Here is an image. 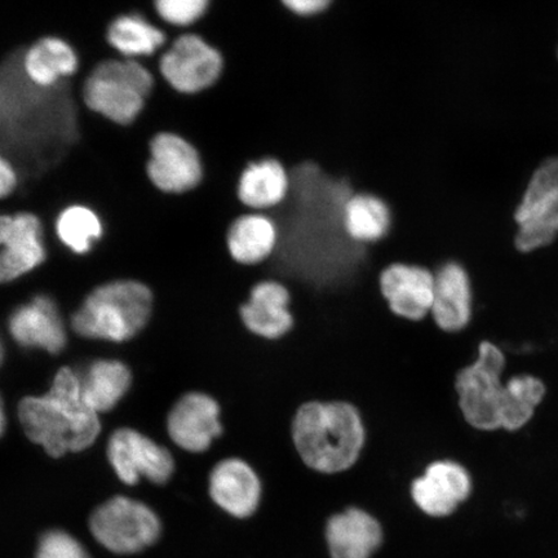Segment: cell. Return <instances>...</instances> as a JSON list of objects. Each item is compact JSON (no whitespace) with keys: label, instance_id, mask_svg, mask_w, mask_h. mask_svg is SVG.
Here are the masks:
<instances>
[{"label":"cell","instance_id":"obj_1","mask_svg":"<svg viewBox=\"0 0 558 558\" xmlns=\"http://www.w3.org/2000/svg\"><path fill=\"white\" fill-rule=\"evenodd\" d=\"M17 415L27 438L52 458L88 449L101 432L99 414L83 399L78 374L69 367L59 369L45 396L25 397Z\"/></svg>","mask_w":558,"mask_h":558},{"label":"cell","instance_id":"obj_2","mask_svg":"<svg viewBox=\"0 0 558 558\" xmlns=\"http://www.w3.org/2000/svg\"><path fill=\"white\" fill-rule=\"evenodd\" d=\"M292 439L310 470L332 476L357 464L365 448L366 429L354 404L312 401L298 409Z\"/></svg>","mask_w":558,"mask_h":558},{"label":"cell","instance_id":"obj_3","mask_svg":"<svg viewBox=\"0 0 558 558\" xmlns=\"http://www.w3.org/2000/svg\"><path fill=\"white\" fill-rule=\"evenodd\" d=\"M157 87V73L145 61L105 59L83 80L82 102L90 113L130 128L136 123Z\"/></svg>","mask_w":558,"mask_h":558},{"label":"cell","instance_id":"obj_4","mask_svg":"<svg viewBox=\"0 0 558 558\" xmlns=\"http://www.w3.org/2000/svg\"><path fill=\"white\" fill-rule=\"evenodd\" d=\"M153 295L137 281H113L95 289L72 318L82 338L123 341L135 338L150 318Z\"/></svg>","mask_w":558,"mask_h":558},{"label":"cell","instance_id":"obj_5","mask_svg":"<svg viewBox=\"0 0 558 558\" xmlns=\"http://www.w3.org/2000/svg\"><path fill=\"white\" fill-rule=\"evenodd\" d=\"M505 367L504 351L490 340H483L476 360L457 374L459 409L466 424L483 434L504 429L509 396Z\"/></svg>","mask_w":558,"mask_h":558},{"label":"cell","instance_id":"obj_6","mask_svg":"<svg viewBox=\"0 0 558 558\" xmlns=\"http://www.w3.org/2000/svg\"><path fill=\"white\" fill-rule=\"evenodd\" d=\"M174 93L198 95L214 87L225 72V58L218 48L192 31L180 33L166 50L148 64Z\"/></svg>","mask_w":558,"mask_h":558},{"label":"cell","instance_id":"obj_7","mask_svg":"<svg viewBox=\"0 0 558 558\" xmlns=\"http://www.w3.org/2000/svg\"><path fill=\"white\" fill-rule=\"evenodd\" d=\"M89 529L111 553L132 555L155 544L162 525L155 511L142 501L116 497L96 509Z\"/></svg>","mask_w":558,"mask_h":558},{"label":"cell","instance_id":"obj_8","mask_svg":"<svg viewBox=\"0 0 558 558\" xmlns=\"http://www.w3.org/2000/svg\"><path fill=\"white\" fill-rule=\"evenodd\" d=\"M514 220L519 232L515 247L533 253L548 246L558 234V157L544 160L530 179Z\"/></svg>","mask_w":558,"mask_h":558},{"label":"cell","instance_id":"obj_9","mask_svg":"<svg viewBox=\"0 0 558 558\" xmlns=\"http://www.w3.org/2000/svg\"><path fill=\"white\" fill-rule=\"evenodd\" d=\"M146 174L158 192L184 195L202 184L205 169L198 149L190 140L173 132H159L149 143Z\"/></svg>","mask_w":558,"mask_h":558},{"label":"cell","instance_id":"obj_10","mask_svg":"<svg viewBox=\"0 0 558 558\" xmlns=\"http://www.w3.org/2000/svg\"><path fill=\"white\" fill-rule=\"evenodd\" d=\"M108 459L118 478L128 485H136L142 477L162 485L174 471L171 452L132 428L113 432L108 442Z\"/></svg>","mask_w":558,"mask_h":558},{"label":"cell","instance_id":"obj_11","mask_svg":"<svg viewBox=\"0 0 558 558\" xmlns=\"http://www.w3.org/2000/svg\"><path fill=\"white\" fill-rule=\"evenodd\" d=\"M167 430L180 449L192 453L211 450L226 432L220 402L202 390L181 396L167 417Z\"/></svg>","mask_w":558,"mask_h":558},{"label":"cell","instance_id":"obj_12","mask_svg":"<svg viewBox=\"0 0 558 558\" xmlns=\"http://www.w3.org/2000/svg\"><path fill=\"white\" fill-rule=\"evenodd\" d=\"M0 284L29 274L46 260L44 222L32 211L0 214Z\"/></svg>","mask_w":558,"mask_h":558},{"label":"cell","instance_id":"obj_13","mask_svg":"<svg viewBox=\"0 0 558 558\" xmlns=\"http://www.w3.org/2000/svg\"><path fill=\"white\" fill-rule=\"evenodd\" d=\"M472 488L471 473L462 463L438 459L413 480L410 492L423 512L432 518H446L471 497Z\"/></svg>","mask_w":558,"mask_h":558},{"label":"cell","instance_id":"obj_14","mask_svg":"<svg viewBox=\"0 0 558 558\" xmlns=\"http://www.w3.org/2000/svg\"><path fill=\"white\" fill-rule=\"evenodd\" d=\"M213 500L234 518H248L262 498L259 473L246 460L227 457L214 465L208 478Z\"/></svg>","mask_w":558,"mask_h":558},{"label":"cell","instance_id":"obj_15","mask_svg":"<svg viewBox=\"0 0 558 558\" xmlns=\"http://www.w3.org/2000/svg\"><path fill=\"white\" fill-rule=\"evenodd\" d=\"M380 290L397 317L422 320L434 304L435 275L417 265L397 263L383 271Z\"/></svg>","mask_w":558,"mask_h":558},{"label":"cell","instance_id":"obj_16","mask_svg":"<svg viewBox=\"0 0 558 558\" xmlns=\"http://www.w3.org/2000/svg\"><path fill=\"white\" fill-rule=\"evenodd\" d=\"M9 330L24 348H40L51 354L64 351L68 343L64 319L58 304L47 295L34 296L12 312Z\"/></svg>","mask_w":558,"mask_h":558},{"label":"cell","instance_id":"obj_17","mask_svg":"<svg viewBox=\"0 0 558 558\" xmlns=\"http://www.w3.org/2000/svg\"><path fill=\"white\" fill-rule=\"evenodd\" d=\"M474 294L469 270L458 262L442 265L435 274L434 304L429 316L445 332H460L473 318Z\"/></svg>","mask_w":558,"mask_h":558},{"label":"cell","instance_id":"obj_18","mask_svg":"<svg viewBox=\"0 0 558 558\" xmlns=\"http://www.w3.org/2000/svg\"><path fill=\"white\" fill-rule=\"evenodd\" d=\"M290 305L289 289L275 279H267L251 290L247 302L241 305L240 316L251 333L267 340H278L294 327Z\"/></svg>","mask_w":558,"mask_h":558},{"label":"cell","instance_id":"obj_19","mask_svg":"<svg viewBox=\"0 0 558 558\" xmlns=\"http://www.w3.org/2000/svg\"><path fill=\"white\" fill-rule=\"evenodd\" d=\"M110 50L118 58L153 60L171 44L169 31L142 12H125L110 21L105 32Z\"/></svg>","mask_w":558,"mask_h":558},{"label":"cell","instance_id":"obj_20","mask_svg":"<svg viewBox=\"0 0 558 558\" xmlns=\"http://www.w3.org/2000/svg\"><path fill=\"white\" fill-rule=\"evenodd\" d=\"M81 58L68 40L54 35L34 41L23 54L27 80L40 88H52L81 72Z\"/></svg>","mask_w":558,"mask_h":558},{"label":"cell","instance_id":"obj_21","mask_svg":"<svg viewBox=\"0 0 558 558\" xmlns=\"http://www.w3.org/2000/svg\"><path fill=\"white\" fill-rule=\"evenodd\" d=\"M326 539L332 558H369L380 547L383 532L373 515L351 508L330 519Z\"/></svg>","mask_w":558,"mask_h":558},{"label":"cell","instance_id":"obj_22","mask_svg":"<svg viewBox=\"0 0 558 558\" xmlns=\"http://www.w3.org/2000/svg\"><path fill=\"white\" fill-rule=\"evenodd\" d=\"M278 232L274 220L264 213L241 215L227 232L230 257L244 267H256L275 254Z\"/></svg>","mask_w":558,"mask_h":558},{"label":"cell","instance_id":"obj_23","mask_svg":"<svg viewBox=\"0 0 558 558\" xmlns=\"http://www.w3.org/2000/svg\"><path fill=\"white\" fill-rule=\"evenodd\" d=\"M289 172L279 160L265 158L250 163L239 183V198L250 213H264L281 205L288 197Z\"/></svg>","mask_w":558,"mask_h":558},{"label":"cell","instance_id":"obj_24","mask_svg":"<svg viewBox=\"0 0 558 558\" xmlns=\"http://www.w3.org/2000/svg\"><path fill=\"white\" fill-rule=\"evenodd\" d=\"M76 374L83 399L97 414L113 410L132 384L131 369L117 360H96Z\"/></svg>","mask_w":558,"mask_h":558},{"label":"cell","instance_id":"obj_25","mask_svg":"<svg viewBox=\"0 0 558 558\" xmlns=\"http://www.w3.org/2000/svg\"><path fill=\"white\" fill-rule=\"evenodd\" d=\"M344 227L355 242L378 243L386 239L392 228V213L387 202L378 195L354 194L344 207Z\"/></svg>","mask_w":558,"mask_h":558},{"label":"cell","instance_id":"obj_26","mask_svg":"<svg viewBox=\"0 0 558 558\" xmlns=\"http://www.w3.org/2000/svg\"><path fill=\"white\" fill-rule=\"evenodd\" d=\"M54 230L59 241L76 255L88 254L105 232L101 216L85 204L62 208L56 218Z\"/></svg>","mask_w":558,"mask_h":558},{"label":"cell","instance_id":"obj_27","mask_svg":"<svg viewBox=\"0 0 558 558\" xmlns=\"http://www.w3.org/2000/svg\"><path fill=\"white\" fill-rule=\"evenodd\" d=\"M508 403L504 421V429L519 430L532 421L535 409L546 395V387L532 375H519L507 381Z\"/></svg>","mask_w":558,"mask_h":558},{"label":"cell","instance_id":"obj_28","mask_svg":"<svg viewBox=\"0 0 558 558\" xmlns=\"http://www.w3.org/2000/svg\"><path fill=\"white\" fill-rule=\"evenodd\" d=\"M153 3L160 25L183 33L207 15L211 0H155Z\"/></svg>","mask_w":558,"mask_h":558},{"label":"cell","instance_id":"obj_29","mask_svg":"<svg viewBox=\"0 0 558 558\" xmlns=\"http://www.w3.org/2000/svg\"><path fill=\"white\" fill-rule=\"evenodd\" d=\"M35 558H90L85 547L61 530H51L41 536Z\"/></svg>","mask_w":558,"mask_h":558},{"label":"cell","instance_id":"obj_30","mask_svg":"<svg viewBox=\"0 0 558 558\" xmlns=\"http://www.w3.org/2000/svg\"><path fill=\"white\" fill-rule=\"evenodd\" d=\"M20 186V174L15 165L0 153V201L15 195Z\"/></svg>","mask_w":558,"mask_h":558},{"label":"cell","instance_id":"obj_31","mask_svg":"<svg viewBox=\"0 0 558 558\" xmlns=\"http://www.w3.org/2000/svg\"><path fill=\"white\" fill-rule=\"evenodd\" d=\"M281 2L296 16L313 17L329 9L333 0H281Z\"/></svg>","mask_w":558,"mask_h":558},{"label":"cell","instance_id":"obj_32","mask_svg":"<svg viewBox=\"0 0 558 558\" xmlns=\"http://www.w3.org/2000/svg\"><path fill=\"white\" fill-rule=\"evenodd\" d=\"M7 425L5 411L2 397H0V437L3 436Z\"/></svg>","mask_w":558,"mask_h":558},{"label":"cell","instance_id":"obj_33","mask_svg":"<svg viewBox=\"0 0 558 558\" xmlns=\"http://www.w3.org/2000/svg\"><path fill=\"white\" fill-rule=\"evenodd\" d=\"M3 359H4V347H3L2 339H0V365H2Z\"/></svg>","mask_w":558,"mask_h":558},{"label":"cell","instance_id":"obj_34","mask_svg":"<svg viewBox=\"0 0 558 558\" xmlns=\"http://www.w3.org/2000/svg\"><path fill=\"white\" fill-rule=\"evenodd\" d=\"M0 123H2V113H0Z\"/></svg>","mask_w":558,"mask_h":558}]
</instances>
